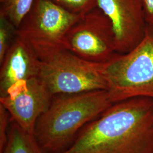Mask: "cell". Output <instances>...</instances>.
<instances>
[{
  "instance_id": "10",
  "label": "cell",
  "mask_w": 153,
  "mask_h": 153,
  "mask_svg": "<svg viewBox=\"0 0 153 153\" xmlns=\"http://www.w3.org/2000/svg\"><path fill=\"white\" fill-rule=\"evenodd\" d=\"M8 139L2 153H46L33 134L25 131L11 119Z\"/></svg>"
},
{
  "instance_id": "12",
  "label": "cell",
  "mask_w": 153,
  "mask_h": 153,
  "mask_svg": "<svg viewBox=\"0 0 153 153\" xmlns=\"http://www.w3.org/2000/svg\"><path fill=\"white\" fill-rule=\"evenodd\" d=\"M16 30L9 20L0 15V64L16 38Z\"/></svg>"
},
{
  "instance_id": "5",
  "label": "cell",
  "mask_w": 153,
  "mask_h": 153,
  "mask_svg": "<svg viewBox=\"0 0 153 153\" xmlns=\"http://www.w3.org/2000/svg\"><path fill=\"white\" fill-rule=\"evenodd\" d=\"M80 16L49 0H35L16 35L25 39L40 58L64 49L66 33Z\"/></svg>"
},
{
  "instance_id": "7",
  "label": "cell",
  "mask_w": 153,
  "mask_h": 153,
  "mask_svg": "<svg viewBox=\"0 0 153 153\" xmlns=\"http://www.w3.org/2000/svg\"><path fill=\"white\" fill-rule=\"evenodd\" d=\"M52 98L43 82L36 76L12 85L5 95L0 97V104L8 111L12 120L33 134L39 117L48 108Z\"/></svg>"
},
{
  "instance_id": "14",
  "label": "cell",
  "mask_w": 153,
  "mask_h": 153,
  "mask_svg": "<svg viewBox=\"0 0 153 153\" xmlns=\"http://www.w3.org/2000/svg\"><path fill=\"white\" fill-rule=\"evenodd\" d=\"M11 116L5 107L0 104V153L3 152L8 139L9 123Z\"/></svg>"
},
{
  "instance_id": "2",
  "label": "cell",
  "mask_w": 153,
  "mask_h": 153,
  "mask_svg": "<svg viewBox=\"0 0 153 153\" xmlns=\"http://www.w3.org/2000/svg\"><path fill=\"white\" fill-rule=\"evenodd\" d=\"M113 104L105 90L55 95L39 117L33 136L45 153H60L83 126Z\"/></svg>"
},
{
  "instance_id": "1",
  "label": "cell",
  "mask_w": 153,
  "mask_h": 153,
  "mask_svg": "<svg viewBox=\"0 0 153 153\" xmlns=\"http://www.w3.org/2000/svg\"><path fill=\"white\" fill-rule=\"evenodd\" d=\"M59 153H153V99L114 103Z\"/></svg>"
},
{
  "instance_id": "9",
  "label": "cell",
  "mask_w": 153,
  "mask_h": 153,
  "mask_svg": "<svg viewBox=\"0 0 153 153\" xmlns=\"http://www.w3.org/2000/svg\"><path fill=\"white\" fill-rule=\"evenodd\" d=\"M0 65V97H3L16 82L39 76L40 60L33 47L16 35Z\"/></svg>"
},
{
  "instance_id": "6",
  "label": "cell",
  "mask_w": 153,
  "mask_h": 153,
  "mask_svg": "<svg viewBox=\"0 0 153 153\" xmlns=\"http://www.w3.org/2000/svg\"><path fill=\"white\" fill-rule=\"evenodd\" d=\"M64 49L83 60L105 64L118 53L108 17L98 7L81 16L66 33Z\"/></svg>"
},
{
  "instance_id": "8",
  "label": "cell",
  "mask_w": 153,
  "mask_h": 153,
  "mask_svg": "<svg viewBox=\"0 0 153 153\" xmlns=\"http://www.w3.org/2000/svg\"><path fill=\"white\" fill-rule=\"evenodd\" d=\"M97 7L112 25L118 53L131 51L145 36L148 24L141 0H97Z\"/></svg>"
},
{
  "instance_id": "13",
  "label": "cell",
  "mask_w": 153,
  "mask_h": 153,
  "mask_svg": "<svg viewBox=\"0 0 153 153\" xmlns=\"http://www.w3.org/2000/svg\"><path fill=\"white\" fill-rule=\"evenodd\" d=\"M73 14L82 16L97 7V0H49Z\"/></svg>"
},
{
  "instance_id": "4",
  "label": "cell",
  "mask_w": 153,
  "mask_h": 153,
  "mask_svg": "<svg viewBox=\"0 0 153 153\" xmlns=\"http://www.w3.org/2000/svg\"><path fill=\"white\" fill-rule=\"evenodd\" d=\"M39 77L53 97L95 90H108L103 64L90 62L62 49L39 58Z\"/></svg>"
},
{
  "instance_id": "11",
  "label": "cell",
  "mask_w": 153,
  "mask_h": 153,
  "mask_svg": "<svg viewBox=\"0 0 153 153\" xmlns=\"http://www.w3.org/2000/svg\"><path fill=\"white\" fill-rule=\"evenodd\" d=\"M34 1L35 0H0V15L5 16L18 28Z\"/></svg>"
},
{
  "instance_id": "15",
  "label": "cell",
  "mask_w": 153,
  "mask_h": 153,
  "mask_svg": "<svg viewBox=\"0 0 153 153\" xmlns=\"http://www.w3.org/2000/svg\"><path fill=\"white\" fill-rule=\"evenodd\" d=\"M147 24L153 26V0H141Z\"/></svg>"
},
{
  "instance_id": "3",
  "label": "cell",
  "mask_w": 153,
  "mask_h": 153,
  "mask_svg": "<svg viewBox=\"0 0 153 153\" xmlns=\"http://www.w3.org/2000/svg\"><path fill=\"white\" fill-rule=\"evenodd\" d=\"M103 74L114 103L134 97L153 99V26L131 51L103 64Z\"/></svg>"
}]
</instances>
